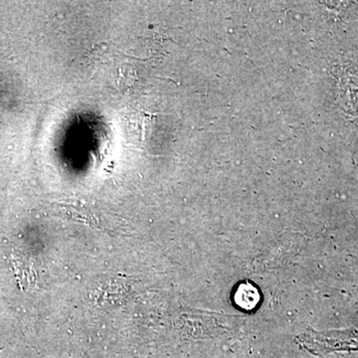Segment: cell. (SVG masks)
<instances>
[{
  "mask_svg": "<svg viewBox=\"0 0 358 358\" xmlns=\"http://www.w3.org/2000/svg\"><path fill=\"white\" fill-rule=\"evenodd\" d=\"M260 299L258 289L249 282L240 285L234 294V301L238 307L247 310L255 308L260 303Z\"/></svg>",
  "mask_w": 358,
  "mask_h": 358,
  "instance_id": "7a4b0ae2",
  "label": "cell"
},
{
  "mask_svg": "<svg viewBox=\"0 0 358 358\" xmlns=\"http://www.w3.org/2000/svg\"><path fill=\"white\" fill-rule=\"evenodd\" d=\"M301 345L313 355H327L334 352H358V331H327L306 334Z\"/></svg>",
  "mask_w": 358,
  "mask_h": 358,
  "instance_id": "6da1fadb",
  "label": "cell"
}]
</instances>
